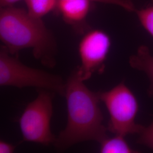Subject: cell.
Here are the masks:
<instances>
[{
  "instance_id": "cell-11",
  "label": "cell",
  "mask_w": 153,
  "mask_h": 153,
  "mask_svg": "<svg viewBox=\"0 0 153 153\" xmlns=\"http://www.w3.org/2000/svg\"><path fill=\"white\" fill-rule=\"evenodd\" d=\"M135 13L143 27L153 37V0H151V3L148 6L140 10L136 9Z\"/></svg>"
},
{
  "instance_id": "cell-3",
  "label": "cell",
  "mask_w": 153,
  "mask_h": 153,
  "mask_svg": "<svg viewBox=\"0 0 153 153\" xmlns=\"http://www.w3.org/2000/svg\"><path fill=\"white\" fill-rule=\"evenodd\" d=\"M11 55L4 45L1 47V86L35 88L64 96L65 83L61 77L29 67Z\"/></svg>"
},
{
  "instance_id": "cell-14",
  "label": "cell",
  "mask_w": 153,
  "mask_h": 153,
  "mask_svg": "<svg viewBox=\"0 0 153 153\" xmlns=\"http://www.w3.org/2000/svg\"><path fill=\"white\" fill-rule=\"evenodd\" d=\"M16 146L10 143L1 140L0 153H12L15 150Z\"/></svg>"
},
{
  "instance_id": "cell-12",
  "label": "cell",
  "mask_w": 153,
  "mask_h": 153,
  "mask_svg": "<svg viewBox=\"0 0 153 153\" xmlns=\"http://www.w3.org/2000/svg\"><path fill=\"white\" fill-rule=\"evenodd\" d=\"M138 142L153 150V121L147 127L143 126Z\"/></svg>"
},
{
  "instance_id": "cell-6",
  "label": "cell",
  "mask_w": 153,
  "mask_h": 153,
  "mask_svg": "<svg viewBox=\"0 0 153 153\" xmlns=\"http://www.w3.org/2000/svg\"><path fill=\"white\" fill-rule=\"evenodd\" d=\"M111 45L109 35L102 30H91L84 35L78 46L81 64L76 69L82 81L88 80L96 72L103 71Z\"/></svg>"
},
{
  "instance_id": "cell-8",
  "label": "cell",
  "mask_w": 153,
  "mask_h": 153,
  "mask_svg": "<svg viewBox=\"0 0 153 153\" xmlns=\"http://www.w3.org/2000/svg\"><path fill=\"white\" fill-rule=\"evenodd\" d=\"M129 62L131 68L143 71L148 76L150 81L149 94L153 97V56L148 47L140 46L136 53L131 56Z\"/></svg>"
},
{
  "instance_id": "cell-13",
  "label": "cell",
  "mask_w": 153,
  "mask_h": 153,
  "mask_svg": "<svg viewBox=\"0 0 153 153\" xmlns=\"http://www.w3.org/2000/svg\"><path fill=\"white\" fill-rule=\"evenodd\" d=\"M91 2L103 3L114 5L121 7L126 10L130 12H135L136 9L131 0H90Z\"/></svg>"
},
{
  "instance_id": "cell-1",
  "label": "cell",
  "mask_w": 153,
  "mask_h": 153,
  "mask_svg": "<svg viewBox=\"0 0 153 153\" xmlns=\"http://www.w3.org/2000/svg\"><path fill=\"white\" fill-rule=\"evenodd\" d=\"M83 82L75 69L65 83L67 124L54 142L55 146L60 150L79 142L100 143L107 137L108 129L103 123V116L99 107V92H93Z\"/></svg>"
},
{
  "instance_id": "cell-5",
  "label": "cell",
  "mask_w": 153,
  "mask_h": 153,
  "mask_svg": "<svg viewBox=\"0 0 153 153\" xmlns=\"http://www.w3.org/2000/svg\"><path fill=\"white\" fill-rule=\"evenodd\" d=\"M38 97L27 105L19 119L23 140L48 146L56 137L51 130L54 93L38 89Z\"/></svg>"
},
{
  "instance_id": "cell-10",
  "label": "cell",
  "mask_w": 153,
  "mask_h": 153,
  "mask_svg": "<svg viewBox=\"0 0 153 153\" xmlns=\"http://www.w3.org/2000/svg\"><path fill=\"white\" fill-rule=\"evenodd\" d=\"M27 11L33 16L42 18L57 9L58 0H25Z\"/></svg>"
},
{
  "instance_id": "cell-9",
  "label": "cell",
  "mask_w": 153,
  "mask_h": 153,
  "mask_svg": "<svg viewBox=\"0 0 153 153\" xmlns=\"http://www.w3.org/2000/svg\"><path fill=\"white\" fill-rule=\"evenodd\" d=\"M125 136L115 134L113 137H107L100 142V153H138L133 149L126 141Z\"/></svg>"
},
{
  "instance_id": "cell-2",
  "label": "cell",
  "mask_w": 153,
  "mask_h": 153,
  "mask_svg": "<svg viewBox=\"0 0 153 153\" xmlns=\"http://www.w3.org/2000/svg\"><path fill=\"white\" fill-rule=\"evenodd\" d=\"M0 39L11 55L31 48L33 56L47 67L56 65V43L42 18L10 6L0 11Z\"/></svg>"
},
{
  "instance_id": "cell-7",
  "label": "cell",
  "mask_w": 153,
  "mask_h": 153,
  "mask_svg": "<svg viewBox=\"0 0 153 153\" xmlns=\"http://www.w3.org/2000/svg\"><path fill=\"white\" fill-rule=\"evenodd\" d=\"M91 2L90 0H58L57 9L66 23L72 25L79 33H83Z\"/></svg>"
},
{
  "instance_id": "cell-4",
  "label": "cell",
  "mask_w": 153,
  "mask_h": 153,
  "mask_svg": "<svg viewBox=\"0 0 153 153\" xmlns=\"http://www.w3.org/2000/svg\"><path fill=\"white\" fill-rule=\"evenodd\" d=\"M99 95L109 113L108 131L123 136L140 133L143 126L136 122L138 103L125 83L121 82L108 91L99 92Z\"/></svg>"
},
{
  "instance_id": "cell-15",
  "label": "cell",
  "mask_w": 153,
  "mask_h": 153,
  "mask_svg": "<svg viewBox=\"0 0 153 153\" xmlns=\"http://www.w3.org/2000/svg\"><path fill=\"white\" fill-rule=\"evenodd\" d=\"M21 0H0V5L1 7L10 6Z\"/></svg>"
}]
</instances>
